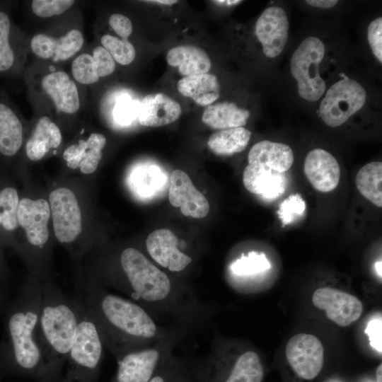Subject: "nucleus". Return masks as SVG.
<instances>
[{
    "mask_svg": "<svg viewBox=\"0 0 382 382\" xmlns=\"http://www.w3.org/2000/svg\"><path fill=\"white\" fill-rule=\"evenodd\" d=\"M41 85L59 111L74 114L79 109L76 85L66 72L57 71L48 74L42 79Z\"/></svg>",
    "mask_w": 382,
    "mask_h": 382,
    "instance_id": "nucleus-21",
    "label": "nucleus"
},
{
    "mask_svg": "<svg viewBox=\"0 0 382 382\" xmlns=\"http://www.w3.org/2000/svg\"><path fill=\"white\" fill-rule=\"evenodd\" d=\"M182 112L180 105L162 93L146 96L139 107L140 125L161 127L177 120Z\"/></svg>",
    "mask_w": 382,
    "mask_h": 382,
    "instance_id": "nucleus-19",
    "label": "nucleus"
},
{
    "mask_svg": "<svg viewBox=\"0 0 382 382\" xmlns=\"http://www.w3.org/2000/svg\"><path fill=\"white\" fill-rule=\"evenodd\" d=\"M74 3L72 0H33L31 7L36 16L47 18L62 14Z\"/></svg>",
    "mask_w": 382,
    "mask_h": 382,
    "instance_id": "nucleus-39",
    "label": "nucleus"
},
{
    "mask_svg": "<svg viewBox=\"0 0 382 382\" xmlns=\"http://www.w3.org/2000/svg\"><path fill=\"white\" fill-rule=\"evenodd\" d=\"M263 366L258 354L246 350L228 364L218 349L195 361L193 382H262Z\"/></svg>",
    "mask_w": 382,
    "mask_h": 382,
    "instance_id": "nucleus-6",
    "label": "nucleus"
},
{
    "mask_svg": "<svg viewBox=\"0 0 382 382\" xmlns=\"http://www.w3.org/2000/svg\"><path fill=\"white\" fill-rule=\"evenodd\" d=\"M179 93L197 104L208 106L219 97L220 84L214 74L206 73L185 76L177 84Z\"/></svg>",
    "mask_w": 382,
    "mask_h": 382,
    "instance_id": "nucleus-24",
    "label": "nucleus"
},
{
    "mask_svg": "<svg viewBox=\"0 0 382 382\" xmlns=\"http://www.w3.org/2000/svg\"><path fill=\"white\" fill-rule=\"evenodd\" d=\"M146 248L151 257L161 267L171 272H180L192 262V258L178 248V239L169 229L151 232L146 239Z\"/></svg>",
    "mask_w": 382,
    "mask_h": 382,
    "instance_id": "nucleus-14",
    "label": "nucleus"
},
{
    "mask_svg": "<svg viewBox=\"0 0 382 382\" xmlns=\"http://www.w3.org/2000/svg\"><path fill=\"white\" fill-rule=\"evenodd\" d=\"M109 24L115 32L123 39H127L132 33V23L127 16L114 13L109 18Z\"/></svg>",
    "mask_w": 382,
    "mask_h": 382,
    "instance_id": "nucleus-44",
    "label": "nucleus"
},
{
    "mask_svg": "<svg viewBox=\"0 0 382 382\" xmlns=\"http://www.w3.org/2000/svg\"><path fill=\"white\" fill-rule=\"evenodd\" d=\"M214 3L219 4L221 5H226V6H233L238 4L241 2V1H237V0H228V1H214Z\"/></svg>",
    "mask_w": 382,
    "mask_h": 382,
    "instance_id": "nucleus-48",
    "label": "nucleus"
},
{
    "mask_svg": "<svg viewBox=\"0 0 382 382\" xmlns=\"http://www.w3.org/2000/svg\"><path fill=\"white\" fill-rule=\"evenodd\" d=\"M381 317L371 319L367 324L365 333L369 336L371 346L381 353Z\"/></svg>",
    "mask_w": 382,
    "mask_h": 382,
    "instance_id": "nucleus-45",
    "label": "nucleus"
},
{
    "mask_svg": "<svg viewBox=\"0 0 382 382\" xmlns=\"http://www.w3.org/2000/svg\"><path fill=\"white\" fill-rule=\"evenodd\" d=\"M271 267L270 261L264 253L255 251L250 252L247 255H242L241 257L233 261L230 269L238 276H252L262 273Z\"/></svg>",
    "mask_w": 382,
    "mask_h": 382,
    "instance_id": "nucleus-33",
    "label": "nucleus"
},
{
    "mask_svg": "<svg viewBox=\"0 0 382 382\" xmlns=\"http://www.w3.org/2000/svg\"><path fill=\"white\" fill-rule=\"evenodd\" d=\"M54 40L55 38L53 37L45 34H37L31 40V49L40 58L49 59L53 57Z\"/></svg>",
    "mask_w": 382,
    "mask_h": 382,
    "instance_id": "nucleus-42",
    "label": "nucleus"
},
{
    "mask_svg": "<svg viewBox=\"0 0 382 382\" xmlns=\"http://www.w3.org/2000/svg\"><path fill=\"white\" fill-rule=\"evenodd\" d=\"M250 112L235 103L221 102L207 106L202 115L204 124L214 129H226L243 127L249 118Z\"/></svg>",
    "mask_w": 382,
    "mask_h": 382,
    "instance_id": "nucleus-26",
    "label": "nucleus"
},
{
    "mask_svg": "<svg viewBox=\"0 0 382 382\" xmlns=\"http://www.w3.org/2000/svg\"><path fill=\"white\" fill-rule=\"evenodd\" d=\"M159 170L155 166H138L132 170L129 180V186L134 193L144 197L150 195L151 190L157 187L161 180Z\"/></svg>",
    "mask_w": 382,
    "mask_h": 382,
    "instance_id": "nucleus-32",
    "label": "nucleus"
},
{
    "mask_svg": "<svg viewBox=\"0 0 382 382\" xmlns=\"http://www.w3.org/2000/svg\"><path fill=\"white\" fill-rule=\"evenodd\" d=\"M82 33L76 29L69 30L65 35L54 40V59L66 60L82 47Z\"/></svg>",
    "mask_w": 382,
    "mask_h": 382,
    "instance_id": "nucleus-35",
    "label": "nucleus"
},
{
    "mask_svg": "<svg viewBox=\"0 0 382 382\" xmlns=\"http://www.w3.org/2000/svg\"><path fill=\"white\" fill-rule=\"evenodd\" d=\"M168 199L170 203L173 207H180L181 213L186 216L202 219L209 211L207 198L182 170H174L170 175Z\"/></svg>",
    "mask_w": 382,
    "mask_h": 382,
    "instance_id": "nucleus-15",
    "label": "nucleus"
},
{
    "mask_svg": "<svg viewBox=\"0 0 382 382\" xmlns=\"http://www.w3.org/2000/svg\"><path fill=\"white\" fill-rule=\"evenodd\" d=\"M325 54V45L317 37L304 39L294 52L290 70L297 81L299 96L309 102L319 100L326 88L319 72V65Z\"/></svg>",
    "mask_w": 382,
    "mask_h": 382,
    "instance_id": "nucleus-7",
    "label": "nucleus"
},
{
    "mask_svg": "<svg viewBox=\"0 0 382 382\" xmlns=\"http://www.w3.org/2000/svg\"><path fill=\"white\" fill-rule=\"evenodd\" d=\"M195 364L172 352L149 382H193Z\"/></svg>",
    "mask_w": 382,
    "mask_h": 382,
    "instance_id": "nucleus-30",
    "label": "nucleus"
},
{
    "mask_svg": "<svg viewBox=\"0 0 382 382\" xmlns=\"http://www.w3.org/2000/svg\"><path fill=\"white\" fill-rule=\"evenodd\" d=\"M61 141L59 128L48 117H42L26 142L27 156L32 161H38L51 149L57 148Z\"/></svg>",
    "mask_w": 382,
    "mask_h": 382,
    "instance_id": "nucleus-25",
    "label": "nucleus"
},
{
    "mask_svg": "<svg viewBox=\"0 0 382 382\" xmlns=\"http://www.w3.org/2000/svg\"><path fill=\"white\" fill-rule=\"evenodd\" d=\"M167 63L178 68L185 76L208 73L211 60L206 52L199 47L186 45L171 48L166 55Z\"/></svg>",
    "mask_w": 382,
    "mask_h": 382,
    "instance_id": "nucleus-23",
    "label": "nucleus"
},
{
    "mask_svg": "<svg viewBox=\"0 0 382 382\" xmlns=\"http://www.w3.org/2000/svg\"><path fill=\"white\" fill-rule=\"evenodd\" d=\"M303 170L311 185L319 192H331L339 184V163L330 153L324 149H316L308 152Z\"/></svg>",
    "mask_w": 382,
    "mask_h": 382,
    "instance_id": "nucleus-17",
    "label": "nucleus"
},
{
    "mask_svg": "<svg viewBox=\"0 0 382 382\" xmlns=\"http://www.w3.org/2000/svg\"><path fill=\"white\" fill-rule=\"evenodd\" d=\"M177 337L168 334L155 344L129 352L117 360L111 382H149L173 352Z\"/></svg>",
    "mask_w": 382,
    "mask_h": 382,
    "instance_id": "nucleus-8",
    "label": "nucleus"
},
{
    "mask_svg": "<svg viewBox=\"0 0 382 382\" xmlns=\"http://www.w3.org/2000/svg\"><path fill=\"white\" fill-rule=\"evenodd\" d=\"M139 104L129 96L120 98L114 108V118L120 124L127 125L138 116Z\"/></svg>",
    "mask_w": 382,
    "mask_h": 382,
    "instance_id": "nucleus-40",
    "label": "nucleus"
},
{
    "mask_svg": "<svg viewBox=\"0 0 382 382\" xmlns=\"http://www.w3.org/2000/svg\"><path fill=\"white\" fill-rule=\"evenodd\" d=\"M92 56L98 66L99 78L107 76L114 71L115 60L103 46L96 47L93 51Z\"/></svg>",
    "mask_w": 382,
    "mask_h": 382,
    "instance_id": "nucleus-43",
    "label": "nucleus"
},
{
    "mask_svg": "<svg viewBox=\"0 0 382 382\" xmlns=\"http://www.w3.org/2000/svg\"><path fill=\"white\" fill-rule=\"evenodd\" d=\"M72 74L74 79L83 84H91L99 79L98 66L92 55L82 54L72 63Z\"/></svg>",
    "mask_w": 382,
    "mask_h": 382,
    "instance_id": "nucleus-36",
    "label": "nucleus"
},
{
    "mask_svg": "<svg viewBox=\"0 0 382 382\" xmlns=\"http://www.w3.org/2000/svg\"><path fill=\"white\" fill-rule=\"evenodd\" d=\"M381 267H382V262H381V260H379V261L376 262V263H375V265H374V267H375V270H376V272L377 275H378L380 278H381V277H382Z\"/></svg>",
    "mask_w": 382,
    "mask_h": 382,
    "instance_id": "nucleus-49",
    "label": "nucleus"
},
{
    "mask_svg": "<svg viewBox=\"0 0 382 382\" xmlns=\"http://www.w3.org/2000/svg\"><path fill=\"white\" fill-rule=\"evenodd\" d=\"M79 317L80 305L74 294L69 296L49 279L42 282L37 333L44 354V382L62 378Z\"/></svg>",
    "mask_w": 382,
    "mask_h": 382,
    "instance_id": "nucleus-3",
    "label": "nucleus"
},
{
    "mask_svg": "<svg viewBox=\"0 0 382 382\" xmlns=\"http://www.w3.org/2000/svg\"><path fill=\"white\" fill-rule=\"evenodd\" d=\"M79 305L80 317L76 335L66 359L65 374L59 382H98V380L105 346L95 323L80 303Z\"/></svg>",
    "mask_w": 382,
    "mask_h": 382,
    "instance_id": "nucleus-5",
    "label": "nucleus"
},
{
    "mask_svg": "<svg viewBox=\"0 0 382 382\" xmlns=\"http://www.w3.org/2000/svg\"><path fill=\"white\" fill-rule=\"evenodd\" d=\"M49 199L57 241L65 244L73 243L82 229L81 210L75 195L68 188L60 187L50 192Z\"/></svg>",
    "mask_w": 382,
    "mask_h": 382,
    "instance_id": "nucleus-10",
    "label": "nucleus"
},
{
    "mask_svg": "<svg viewBox=\"0 0 382 382\" xmlns=\"http://www.w3.org/2000/svg\"><path fill=\"white\" fill-rule=\"evenodd\" d=\"M74 295L116 360L129 352L149 347L169 334L144 307L107 291L95 279L80 280Z\"/></svg>",
    "mask_w": 382,
    "mask_h": 382,
    "instance_id": "nucleus-1",
    "label": "nucleus"
},
{
    "mask_svg": "<svg viewBox=\"0 0 382 382\" xmlns=\"http://www.w3.org/2000/svg\"><path fill=\"white\" fill-rule=\"evenodd\" d=\"M306 202L299 194L289 196L279 204L277 215L282 226L288 225L303 215Z\"/></svg>",
    "mask_w": 382,
    "mask_h": 382,
    "instance_id": "nucleus-37",
    "label": "nucleus"
},
{
    "mask_svg": "<svg viewBox=\"0 0 382 382\" xmlns=\"http://www.w3.org/2000/svg\"><path fill=\"white\" fill-rule=\"evenodd\" d=\"M106 138L99 133L91 134L87 140L80 139L77 144L68 146L63 157L69 168H79L85 174L93 173L102 158V150Z\"/></svg>",
    "mask_w": 382,
    "mask_h": 382,
    "instance_id": "nucleus-20",
    "label": "nucleus"
},
{
    "mask_svg": "<svg viewBox=\"0 0 382 382\" xmlns=\"http://www.w3.org/2000/svg\"><path fill=\"white\" fill-rule=\"evenodd\" d=\"M250 137L251 132L243 127L230 128L213 133L207 145L216 155L230 156L243 151Z\"/></svg>",
    "mask_w": 382,
    "mask_h": 382,
    "instance_id": "nucleus-27",
    "label": "nucleus"
},
{
    "mask_svg": "<svg viewBox=\"0 0 382 382\" xmlns=\"http://www.w3.org/2000/svg\"><path fill=\"white\" fill-rule=\"evenodd\" d=\"M367 38L375 57L382 62V18L373 20L367 28Z\"/></svg>",
    "mask_w": 382,
    "mask_h": 382,
    "instance_id": "nucleus-41",
    "label": "nucleus"
},
{
    "mask_svg": "<svg viewBox=\"0 0 382 382\" xmlns=\"http://www.w3.org/2000/svg\"><path fill=\"white\" fill-rule=\"evenodd\" d=\"M306 2L313 7L330 8L335 6L338 1L334 0H308Z\"/></svg>",
    "mask_w": 382,
    "mask_h": 382,
    "instance_id": "nucleus-46",
    "label": "nucleus"
},
{
    "mask_svg": "<svg viewBox=\"0 0 382 382\" xmlns=\"http://www.w3.org/2000/svg\"><path fill=\"white\" fill-rule=\"evenodd\" d=\"M146 2L161 4L163 5H171L178 2L175 0H152V1H145Z\"/></svg>",
    "mask_w": 382,
    "mask_h": 382,
    "instance_id": "nucleus-47",
    "label": "nucleus"
},
{
    "mask_svg": "<svg viewBox=\"0 0 382 382\" xmlns=\"http://www.w3.org/2000/svg\"><path fill=\"white\" fill-rule=\"evenodd\" d=\"M50 214V205L44 199L33 200L23 197L19 200L18 222L24 229L30 245L41 248L48 241L47 224Z\"/></svg>",
    "mask_w": 382,
    "mask_h": 382,
    "instance_id": "nucleus-16",
    "label": "nucleus"
},
{
    "mask_svg": "<svg viewBox=\"0 0 382 382\" xmlns=\"http://www.w3.org/2000/svg\"><path fill=\"white\" fill-rule=\"evenodd\" d=\"M243 182L248 192L267 199L280 197L286 185L284 173L255 164H248L245 168Z\"/></svg>",
    "mask_w": 382,
    "mask_h": 382,
    "instance_id": "nucleus-18",
    "label": "nucleus"
},
{
    "mask_svg": "<svg viewBox=\"0 0 382 382\" xmlns=\"http://www.w3.org/2000/svg\"><path fill=\"white\" fill-rule=\"evenodd\" d=\"M285 353L292 370L304 380L315 378L323 369V347L313 335L299 333L294 335L287 342Z\"/></svg>",
    "mask_w": 382,
    "mask_h": 382,
    "instance_id": "nucleus-11",
    "label": "nucleus"
},
{
    "mask_svg": "<svg viewBox=\"0 0 382 382\" xmlns=\"http://www.w3.org/2000/svg\"><path fill=\"white\" fill-rule=\"evenodd\" d=\"M356 186L366 199L378 207H382V163L366 164L357 173Z\"/></svg>",
    "mask_w": 382,
    "mask_h": 382,
    "instance_id": "nucleus-29",
    "label": "nucleus"
},
{
    "mask_svg": "<svg viewBox=\"0 0 382 382\" xmlns=\"http://www.w3.org/2000/svg\"><path fill=\"white\" fill-rule=\"evenodd\" d=\"M23 144L22 125L7 105L0 103V153L13 156Z\"/></svg>",
    "mask_w": 382,
    "mask_h": 382,
    "instance_id": "nucleus-28",
    "label": "nucleus"
},
{
    "mask_svg": "<svg viewBox=\"0 0 382 382\" xmlns=\"http://www.w3.org/2000/svg\"><path fill=\"white\" fill-rule=\"evenodd\" d=\"M366 92L357 81L344 78L330 86L320 103L319 115L328 126L342 125L364 105Z\"/></svg>",
    "mask_w": 382,
    "mask_h": 382,
    "instance_id": "nucleus-9",
    "label": "nucleus"
},
{
    "mask_svg": "<svg viewBox=\"0 0 382 382\" xmlns=\"http://www.w3.org/2000/svg\"><path fill=\"white\" fill-rule=\"evenodd\" d=\"M119 264L121 278L106 284L122 291L151 313H167L185 322L204 313L192 292L177 290L169 276L138 249L125 248Z\"/></svg>",
    "mask_w": 382,
    "mask_h": 382,
    "instance_id": "nucleus-2",
    "label": "nucleus"
},
{
    "mask_svg": "<svg viewBox=\"0 0 382 382\" xmlns=\"http://www.w3.org/2000/svg\"><path fill=\"white\" fill-rule=\"evenodd\" d=\"M382 376V364H380L376 371V382H382L381 381V377Z\"/></svg>",
    "mask_w": 382,
    "mask_h": 382,
    "instance_id": "nucleus-50",
    "label": "nucleus"
},
{
    "mask_svg": "<svg viewBox=\"0 0 382 382\" xmlns=\"http://www.w3.org/2000/svg\"><path fill=\"white\" fill-rule=\"evenodd\" d=\"M17 190L11 187L0 190V226L6 231H14L18 226Z\"/></svg>",
    "mask_w": 382,
    "mask_h": 382,
    "instance_id": "nucleus-31",
    "label": "nucleus"
},
{
    "mask_svg": "<svg viewBox=\"0 0 382 382\" xmlns=\"http://www.w3.org/2000/svg\"><path fill=\"white\" fill-rule=\"evenodd\" d=\"M313 305L325 310L327 317L341 327H346L361 315L363 305L356 296L330 287L316 289L312 296Z\"/></svg>",
    "mask_w": 382,
    "mask_h": 382,
    "instance_id": "nucleus-12",
    "label": "nucleus"
},
{
    "mask_svg": "<svg viewBox=\"0 0 382 382\" xmlns=\"http://www.w3.org/2000/svg\"><path fill=\"white\" fill-rule=\"evenodd\" d=\"M9 32V18L5 13L0 11V71L8 69L14 62V54L8 41Z\"/></svg>",
    "mask_w": 382,
    "mask_h": 382,
    "instance_id": "nucleus-38",
    "label": "nucleus"
},
{
    "mask_svg": "<svg viewBox=\"0 0 382 382\" xmlns=\"http://www.w3.org/2000/svg\"><path fill=\"white\" fill-rule=\"evenodd\" d=\"M42 282L30 279L20 292L7 322L13 368L38 382L45 381V360L37 333Z\"/></svg>",
    "mask_w": 382,
    "mask_h": 382,
    "instance_id": "nucleus-4",
    "label": "nucleus"
},
{
    "mask_svg": "<svg viewBox=\"0 0 382 382\" xmlns=\"http://www.w3.org/2000/svg\"><path fill=\"white\" fill-rule=\"evenodd\" d=\"M255 33L265 55L269 58L277 57L289 37V21L285 11L277 6L266 8L256 22Z\"/></svg>",
    "mask_w": 382,
    "mask_h": 382,
    "instance_id": "nucleus-13",
    "label": "nucleus"
},
{
    "mask_svg": "<svg viewBox=\"0 0 382 382\" xmlns=\"http://www.w3.org/2000/svg\"><path fill=\"white\" fill-rule=\"evenodd\" d=\"M248 164L262 166L279 173H285L293 164L294 154L286 144L263 140L250 149Z\"/></svg>",
    "mask_w": 382,
    "mask_h": 382,
    "instance_id": "nucleus-22",
    "label": "nucleus"
},
{
    "mask_svg": "<svg viewBox=\"0 0 382 382\" xmlns=\"http://www.w3.org/2000/svg\"><path fill=\"white\" fill-rule=\"evenodd\" d=\"M101 44L113 59L122 65L130 64L135 58V49L127 39L120 40L110 35H104L101 37Z\"/></svg>",
    "mask_w": 382,
    "mask_h": 382,
    "instance_id": "nucleus-34",
    "label": "nucleus"
}]
</instances>
